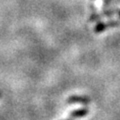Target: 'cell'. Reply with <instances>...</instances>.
Instances as JSON below:
<instances>
[{
	"label": "cell",
	"instance_id": "1",
	"mask_svg": "<svg viewBox=\"0 0 120 120\" xmlns=\"http://www.w3.org/2000/svg\"><path fill=\"white\" fill-rule=\"evenodd\" d=\"M120 25V22L118 20H112V21H108V22H98L94 27V31L96 33H100L103 30L110 28V27H116V26Z\"/></svg>",
	"mask_w": 120,
	"mask_h": 120
},
{
	"label": "cell",
	"instance_id": "2",
	"mask_svg": "<svg viewBox=\"0 0 120 120\" xmlns=\"http://www.w3.org/2000/svg\"><path fill=\"white\" fill-rule=\"evenodd\" d=\"M75 102L87 104L90 102V99L87 98V97H85V96H72L68 99V103H75Z\"/></svg>",
	"mask_w": 120,
	"mask_h": 120
},
{
	"label": "cell",
	"instance_id": "3",
	"mask_svg": "<svg viewBox=\"0 0 120 120\" xmlns=\"http://www.w3.org/2000/svg\"><path fill=\"white\" fill-rule=\"evenodd\" d=\"M87 113H88V110L85 109V108H82V109L73 111L71 113V116H73V117H82V116H85Z\"/></svg>",
	"mask_w": 120,
	"mask_h": 120
},
{
	"label": "cell",
	"instance_id": "4",
	"mask_svg": "<svg viewBox=\"0 0 120 120\" xmlns=\"http://www.w3.org/2000/svg\"><path fill=\"white\" fill-rule=\"evenodd\" d=\"M92 8H94L93 6H91ZM101 17H102V15H100L98 13H95L94 12V9H93V12L91 13V16H90V21H92V22H99L100 19H101Z\"/></svg>",
	"mask_w": 120,
	"mask_h": 120
},
{
	"label": "cell",
	"instance_id": "5",
	"mask_svg": "<svg viewBox=\"0 0 120 120\" xmlns=\"http://www.w3.org/2000/svg\"><path fill=\"white\" fill-rule=\"evenodd\" d=\"M116 13H118V11H116V10H110V9H107V10H103V12H102V17H111V16H113L114 14Z\"/></svg>",
	"mask_w": 120,
	"mask_h": 120
},
{
	"label": "cell",
	"instance_id": "6",
	"mask_svg": "<svg viewBox=\"0 0 120 120\" xmlns=\"http://www.w3.org/2000/svg\"><path fill=\"white\" fill-rule=\"evenodd\" d=\"M109 3H110V0H103V5L105 7H107L108 5H109Z\"/></svg>",
	"mask_w": 120,
	"mask_h": 120
},
{
	"label": "cell",
	"instance_id": "7",
	"mask_svg": "<svg viewBox=\"0 0 120 120\" xmlns=\"http://www.w3.org/2000/svg\"><path fill=\"white\" fill-rule=\"evenodd\" d=\"M118 15H119V17H120V11H118V13H117Z\"/></svg>",
	"mask_w": 120,
	"mask_h": 120
}]
</instances>
